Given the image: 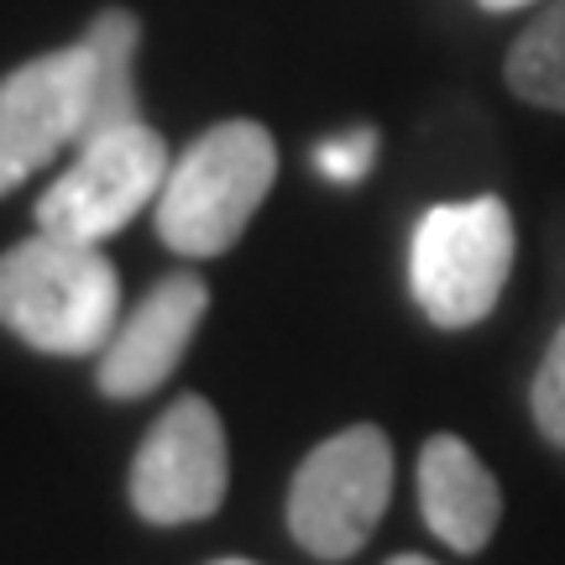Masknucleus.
Listing matches in <instances>:
<instances>
[{"instance_id": "9b49d317", "label": "nucleus", "mask_w": 565, "mask_h": 565, "mask_svg": "<svg viewBox=\"0 0 565 565\" xmlns=\"http://www.w3.org/2000/svg\"><path fill=\"white\" fill-rule=\"evenodd\" d=\"M508 89L524 105L565 116V0H550L508 47Z\"/></svg>"}, {"instance_id": "f8f14e48", "label": "nucleus", "mask_w": 565, "mask_h": 565, "mask_svg": "<svg viewBox=\"0 0 565 565\" xmlns=\"http://www.w3.org/2000/svg\"><path fill=\"white\" fill-rule=\"evenodd\" d=\"M529 408H534V424L555 450H565V324L555 330L545 362L534 372V387H529Z\"/></svg>"}, {"instance_id": "ddd939ff", "label": "nucleus", "mask_w": 565, "mask_h": 565, "mask_svg": "<svg viewBox=\"0 0 565 565\" xmlns=\"http://www.w3.org/2000/svg\"><path fill=\"white\" fill-rule=\"evenodd\" d=\"M372 162H377V131H372V126H351V131H341V137H330L315 147V168H320L330 183H341V189L362 183L366 173H372Z\"/></svg>"}, {"instance_id": "0eeeda50", "label": "nucleus", "mask_w": 565, "mask_h": 565, "mask_svg": "<svg viewBox=\"0 0 565 565\" xmlns=\"http://www.w3.org/2000/svg\"><path fill=\"white\" fill-rule=\"evenodd\" d=\"M89 121V53L84 42L17 63L0 79V200L38 168L79 147Z\"/></svg>"}, {"instance_id": "20e7f679", "label": "nucleus", "mask_w": 565, "mask_h": 565, "mask_svg": "<svg viewBox=\"0 0 565 565\" xmlns=\"http://www.w3.org/2000/svg\"><path fill=\"white\" fill-rule=\"evenodd\" d=\"M393 498V445L377 424L320 440L288 482V534L320 561H351Z\"/></svg>"}, {"instance_id": "6e6552de", "label": "nucleus", "mask_w": 565, "mask_h": 565, "mask_svg": "<svg viewBox=\"0 0 565 565\" xmlns=\"http://www.w3.org/2000/svg\"><path fill=\"white\" fill-rule=\"evenodd\" d=\"M204 309H210V288H204L200 273L158 278L147 288V299L116 324V335L95 356V387L105 398H116V404L152 398L173 377L183 351L194 345Z\"/></svg>"}, {"instance_id": "dca6fc26", "label": "nucleus", "mask_w": 565, "mask_h": 565, "mask_svg": "<svg viewBox=\"0 0 565 565\" xmlns=\"http://www.w3.org/2000/svg\"><path fill=\"white\" fill-rule=\"evenodd\" d=\"M210 565H252V561H210Z\"/></svg>"}, {"instance_id": "423d86ee", "label": "nucleus", "mask_w": 565, "mask_h": 565, "mask_svg": "<svg viewBox=\"0 0 565 565\" xmlns=\"http://www.w3.org/2000/svg\"><path fill=\"white\" fill-rule=\"evenodd\" d=\"M225 487L231 450L215 404L200 393L168 404L131 461V508L158 529L200 524L225 503Z\"/></svg>"}, {"instance_id": "4468645a", "label": "nucleus", "mask_w": 565, "mask_h": 565, "mask_svg": "<svg viewBox=\"0 0 565 565\" xmlns=\"http://www.w3.org/2000/svg\"><path fill=\"white\" fill-rule=\"evenodd\" d=\"M482 11H524V6H534V0H477Z\"/></svg>"}, {"instance_id": "7ed1b4c3", "label": "nucleus", "mask_w": 565, "mask_h": 565, "mask_svg": "<svg viewBox=\"0 0 565 565\" xmlns=\"http://www.w3.org/2000/svg\"><path fill=\"white\" fill-rule=\"evenodd\" d=\"M513 273V215L498 194L424 210L408 242V294L435 330L482 324Z\"/></svg>"}, {"instance_id": "2eb2a0df", "label": "nucleus", "mask_w": 565, "mask_h": 565, "mask_svg": "<svg viewBox=\"0 0 565 565\" xmlns=\"http://www.w3.org/2000/svg\"><path fill=\"white\" fill-rule=\"evenodd\" d=\"M387 565H435V561H424V555H393Z\"/></svg>"}, {"instance_id": "9d476101", "label": "nucleus", "mask_w": 565, "mask_h": 565, "mask_svg": "<svg viewBox=\"0 0 565 565\" xmlns=\"http://www.w3.org/2000/svg\"><path fill=\"white\" fill-rule=\"evenodd\" d=\"M84 53H89V121H84V141L105 137L116 126L141 121L137 105V47H141V21L121 6H110L89 21L84 32Z\"/></svg>"}, {"instance_id": "39448f33", "label": "nucleus", "mask_w": 565, "mask_h": 565, "mask_svg": "<svg viewBox=\"0 0 565 565\" xmlns=\"http://www.w3.org/2000/svg\"><path fill=\"white\" fill-rule=\"evenodd\" d=\"M168 162H173L168 141L147 121L116 126L105 137L84 141L74 147L68 173L47 183V194L38 200V231L84 246L110 242L162 194Z\"/></svg>"}, {"instance_id": "1a4fd4ad", "label": "nucleus", "mask_w": 565, "mask_h": 565, "mask_svg": "<svg viewBox=\"0 0 565 565\" xmlns=\"http://www.w3.org/2000/svg\"><path fill=\"white\" fill-rule=\"evenodd\" d=\"M419 508L435 540L456 555H477L498 534L503 492L461 435H429L419 450Z\"/></svg>"}, {"instance_id": "f257e3e1", "label": "nucleus", "mask_w": 565, "mask_h": 565, "mask_svg": "<svg viewBox=\"0 0 565 565\" xmlns=\"http://www.w3.org/2000/svg\"><path fill=\"white\" fill-rule=\"evenodd\" d=\"M278 183V141L263 121H215L168 162L158 194V236L179 257H221L246 236Z\"/></svg>"}, {"instance_id": "f03ea898", "label": "nucleus", "mask_w": 565, "mask_h": 565, "mask_svg": "<svg viewBox=\"0 0 565 565\" xmlns=\"http://www.w3.org/2000/svg\"><path fill=\"white\" fill-rule=\"evenodd\" d=\"M0 324L42 356H100L121 324V273L100 246L38 231L0 257Z\"/></svg>"}]
</instances>
